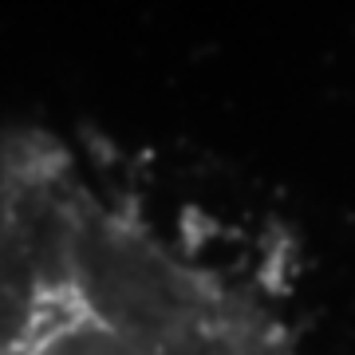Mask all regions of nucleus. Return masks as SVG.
I'll use <instances>...</instances> for the list:
<instances>
[{
    "label": "nucleus",
    "mask_w": 355,
    "mask_h": 355,
    "mask_svg": "<svg viewBox=\"0 0 355 355\" xmlns=\"http://www.w3.org/2000/svg\"><path fill=\"white\" fill-rule=\"evenodd\" d=\"M0 355H308L249 280L166 237L60 135L0 142Z\"/></svg>",
    "instance_id": "obj_1"
}]
</instances>
